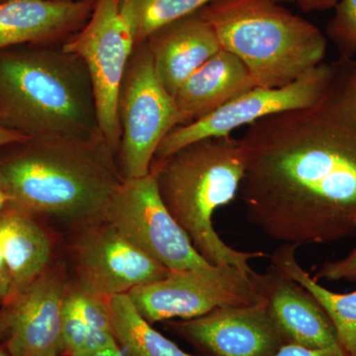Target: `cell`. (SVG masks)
I'll list each match as a JSON object with an SVG mask.
<instances>
[{"mask_svg": "<svg viewBox=\"0 0 356 356\" xmlns=\"http://www.w3.org/2000/svg\"><path fill=\"white\" fill-rule=\"evenodd\" d=\"M102 221L168 270L214 266L199 254L165 207L151 172L122 181L110 198Z\"/></svg>", "mask_w": 356, "mask_h": 356, "instance_id": "cell-7", "label": "cell"}, {"mask_svg": "<svg viewBox=\"0 0 356 356\" xmlns=\"http://www.w3.org/2000/svg\"><path fill=\"white\" fill-rule=\"evenodd\" d=\"M62 1H70V0H62Z\"/></svg>", "mask_w": 356, "mask_h": 356, "instance_id": "cell-35", "label": "cell"}, {"mask_svg": "<svg viewBox=\"0 0 356 356\" xmlns=\"http://www.w3.org/2000/svg\"><path fill=\"white\" fill-rule=\"evenodd\" d=\"M117 114L121 128L117 161L122 177H146L159 145L180 120L173 96L159 81L145 41L134 46L129 58Z\"/></svg>", "mask_w": 356, "mask_h": 356, "instance_id": "cell-6", "label": "cell"}, {"mask_svg": "<svg viewBox=\"0 0 356 356\" xmlns=\"http://www.w3.org/2000/svg\"><path fill=\"white\" fill-rule=\"evenodd\" d=\"M28 139H30V138L26 137V136L22 135V134L6 127V126L0 122V149Z\"/></svg>", "mask_w": 356, "mask_h": 356, "instance_id": "cell-29", "label": "cell"}, {"mask_svg": "<svg viewBox=\"0 0 356 356\" xmlns=\"http://www.w3.org/2000/svg\"><path fill=\"white\" fill-rule=\"evenodd\" d=\"M151 172L165 207L206 261L236 267L255 280L261 277L250 261L266 254L229 247L213 225L215 212L240 191L245 175L241 140L226 136L196 140L165 159H153Z\"/></svg>", "mask_w": 356, "mask_h": 356, "instance_id": "cell-4", "label": "cell"}, {"mask_svg": "<svg viewBox=\"0 0 356 356\" xmlns=\"http://www.w3.org/2000/svg\"><path fill=\"white\" fill-rule=\"evenodd\" d=\"M240 140L250 224L297 248L356 235V67L336 69L315 104L254 122Z\"/></svg>", "mask_w": 356, "mask_h": 356, "instance_id": "cell-1", "label": "cell"}, {"mask_svg": "<svg viewBox=\"0 0 356 356\" xmlns=\"http://www.w3.org/2000/svg\"><path fill=\"white\" fill-rule=\"evenodd\" d=\"M67 297L89 327L114 334L107 298L86 291L79 285L74 288L69 286Z\"/></svg>", "mask_w": 356, "mask_h": 356, "instance_id": "cell-23", "label": "cell"}, {"mask_svg": "<svg viewBox=\"0 0 356 356\" xmlns=\"http://www.w3.org/2000/svg\"><path fill=\"white\" fill-rule=\"evenodd\" d=\"M122 0H96L86 26L63 46L88 65L97 104L100 132L118 154L121 128L117 102L134 39L121 13Z\"/></svg>", "mask_w": 356, "mask_h": 356, "instance_id": "cell-9", "label": "cell"}, {"mask_svg": "<svg viewBox=\"0 0 356 356\" xmlns=\"http://www.w3.org/2000/svg\"><path fill=\"white\" fill-rule=\"evenodd\" d=\"M262 294L284 343L310 348L339 346L336 330L308 290L273 266L262 274Z\"/></svg>", "mask_w": 356, "mask_h": 356, "instance_id": "cell-15", "label": "cell"}, {"mask_svg": "<svg viewBox=\"0 0 356 356\" xmlns=\"http://www.w3.org/2000/svg\"><path fill=\"white\" fill-rule=\"evenodd\" d=\"M329 34L341 48L356 51V0H339Z\"/></svg>", "mask_w": 356, "mask_h": 356, "instance_id": "cell-24", "label": "cell"}, {"mask_svg": "<svg viewBox=\"0 0 356 356\" xmlns=\"http://www.w3.org/2000/svg\"><path fill=\"white\" fill-rule=\"evenodd\" d=\"M0 182L9 206L27 214L95 224L124 178L102 135L35 138L9 145Z\"/></svg>", "mask_w": 356, "mask_h": 356, "instance_id": "cell-2", "label": "cell"}, {"mask_svg": "<svg viewBox=\"0 0 356 356\" xmlns=\"http://www.w3.org/2000/svg\"><path fill=\"white\" fill-rule=\"evenodd\" d=\"M261 276L250 277L234 266L170 270L163 280L128 293L147 322L201 317L224 306L248 305L264 299Z\"/></svg>", "mask_w": 356, "mask_h": 356, "instance_id": "cell-8", "label": "cell"}, {"mask_svg": "<svg viewBox=\"0 0 356 356\" xmlns=\"http://www.w3.org/2000/svg\"><path fill=\"white\" fill-rule=\"evenodd\" d=\"M314 277L317 280L356 282V247L339 261L325 262L318 267Z\"/></svg>", "mask_w": 356, "mask_h": 356, "instance_id": "cell-25", "label": "cell"}, {"mask_svg": "<svg viewBox=\"0 0 356 356\" xmlns=\"http://www.w3.org/2000/svg\"><path fill=\"white\" fill-rule=\"evenodd\" d=\"M114 336L125 356H196L152 327L138 312L128 294L109 297Z\"/></svg>", "mask_w": 356, "mask_h": 356, "instance_id": "cell-20", "label": "cell"}, {"mask_svg": "<svg viewBox=\"0 0 356 356\" xmlns=\"http://www.w3.org/2000/svg\"><path fill=\"white\" fill-rule=\"evenodd\" d=\"M259 88H282L322 64L327 41L275 0H215L199 10Z\"/></svg>", "mask_w": 356, "mask_h": 356, "instance_id": "cell-5", "label": "cell"}, {"mask_svg": "<svg viewBox=\"0 0 356 356\" xmlns=\"http://www.w3.org/2000/svg\"><path fill=\"white\" fill-rule=\"evenodd\" d=\"M79 285L109 298L165 278L168 269L105 221L91 224L74 248Z\"/></svg>", "mask_w": 356, "mask_h": 356, "instance_id": "cell-11", "label": "cell"}, {"mask_svg": "<svg viewBox=\"0 0 356 356\" xmlns=\"http://www.w3.org/2000/svg\"><path fill=\"white\" fill-rule=\"evenodd\" d=\"M297 248L283 245L271 255V266L298 282L315 297L331 320L344 355L356 356V290L337 293L323 286L300 266L296 259Z\"/></svg>", "mask_w": 356, "mask_h": 356, "instance_id": "cell-19", "label": "cell"}, {"mask_svg": "<svg viewBox=\"0 0 356 356\" xmlns=\"http://www.w3.org/2000/svg\"><path fill=\"white\" fill-rule=\"evenodd\" d=\"M275 1L278 2V3H283V2H290L292 0H275Z\"/></svg>", "mask_w": 356, "mask_h": 356, "instance_id": "cell-33", "label": "cell"}, {"mask_svg": "<svg viewBox=\"0 0 356 356\" xmlns=\"http://www.w3.org/2000/svg\"><path fill=\"white\" fill-rule=\"evenodd\" d=\"M96 0H7L0 3V51L19 44H65L90 18Z\"/></svg>", "mask_w": 356, "mask_h": 356, "instance_id": "cell-14", "label": "cell"}, {"mask_svg": "<svg viewBox=\"0 0 356 356\" xmlns=\"http://www.w3.org/2000/svg\"><path fill=\"white\" fill-rule=\"evenodd\" d=\"M254 88L257 86L242 60L222 49L194 72L173 96L179 114V126L209 116Z\"/></svg>", "mask_w": 356, "mask_h": 356, "instance_id": "cell-17", "label": "cell"}, {"mask_svg": "<svg viewBox=\"0 0 356 356\" xmlns=\"http://www.w3.org/2000/svg\"><path fill=\"white\" fill-rule=\"evenodd\" d=\"M69 285L60 271H44L16 298L4 317L11 356H60L64 353L63 312Z\"/></svg>", "mask_w": 356, "mask_h": 356, "instance_id": "cell-13", "label": "cell"}, {"mask_svg": "<svg viewBox=\"0 0 356 356\" xmlns=\"http://www.w3.org/2000/svg\"><path fill=\"white\" fill-rule=\"evenodd\" d=\"M213 1L215 0H122L121 13L135 46L161 26L197 13Z\"/></svg>", "mask_w": 356, "mask_h": 356, "instance_id": "cell-21", "label": "cell"}, {"mask_svg": "<svg viewBox=\"0 0 356 356\" xmlns=\"http://www.w3.org/2000/svg\"><path fill=\"white\" fill-rule=\"evenodd\" d=\"M145 42L159 81L172 96L222 50L216 33L199 11L161 26Z\"/></svg>", "mask_w": 356, "mask_h": 356, "instance_id": "cell-16", "label": "cell"}, {"mask_svg": "<svg viewBox=\"0 0 356 356\" xmlns=\"http://www.w3.org/2000/svg\"><path fill=\"white\" fill-rule=\"evenodd\" d=\"M62 337L67 356L122 351L114 334L89 327L67 297L63 312Z\"/></svg>", "mask_w": 356, "mask_h": 356, "instance_id": "cell-22", "label": "cell"}, {"mask_svg": "<svg viewBox=\"0 0 356 356\" xmlns=\"http://www.w3.org/2000/svg\"><path fill=\"white\" fill-rule=\"evenodd\" d=\"M13 296H14V292L10 274L8 273L0 250V300L9 299Z\"/></svg>", "mask_w": 356, "mask_h": 356, "instance_id": "cell-27", "label": "cell"}, {"mask_svg": "<svg viewBox=\"0 0 356 356\" xmlns=\"http://www.w3.org/2000/svg\"><path fill=\"white\" fill-rule=\"evenodd\" d=\"M63 46L0 51V122L6 127L30 139L102 135L88 65Z\"/></svg>", "mask_w": 356, "mask_h": 356, "instance_id": "cell-3", "label": "cell"}, {"mask_svg": "<svg viewBox=\"0 0 356 356\" xmlns=\"http://www.w3.org/2000/svg\"><path fill=\"white\" fill-rule=\"evenodd\" d=\"M0 356H11V355L8 353V350H6L0 346Z\"/></svg>", "mask_w": 356, "mask_h": 356, "instance_id": "cell-32", "label": "cell"}, {"mask_svg": "<svg viewBox=\"0 0 356 356\" xmlns=\"http://www.w3.org/2000/svg\"><path fill=\"white\" fill-rule=\"evenodd\" d=\"M178 331L211 356H273L284 343L266 298L185 320Z\"/></svg>", "mask_w": 356, "mask_h": 356, "instance_id": "cell-12", "label": "cell"}, {"mask_svg": "<svg viewBox=\"0 0 356 356\" xmlns=\"http://www.w3.org/2000/svg\"><path fill=\"white\" fill-rule=\"evenodd\" d=\"M7 1V0H0V3H3V2Z\"/></svg>", "mask_w": 356, "mask_h": 356, "instance_id": "cell-34", "label": "cell"}, {"mask_svg": "<svg viewBox=\"0 0 356 356\" xmlns=\"http://www.w3.org/2000/svg\"><path fill=\"white\" fill-rule=\"evenodd\" d=\"M0 250L15 296L46 271L51 243L30 214L9 206L0 214Z\"/></svg>", "mask_w": 356, "mask_h": 356, "instance_id": "cell-18", "label": "cell"}, {"mask_svg": "<svg viewBox=\"0 0 356 356\" xmlns=\"http://www.w3.org/2000/svg\"><path fill=\"white\" fill-rule=\"evenodd\" d=\"M304 13L321 11L336 7L339 0H292Z\"/></svg>", "mask_w": 356, "mask_h": 356, "instance_id": "cell-28", "label": "cell"}, {"mask_svg": "<svg viewBox=\"0 0 356 356\" xmlns=\"http://www.w3.org/2000/svg\"><path fill=\"white\" fill-rule=\"evenodd\" d=\"M83 356H125L124 355L123 351H119V353H95V355H83Z\"/></svg>", "mask_w": 356, "mask_h": 356, "instance_id": "cell-31", "label": "cell"}, {"mask_svg": "<svg viewBox=\"0 0 356 356\" xmlns=\"http://www.w3.org/2000/svg\"><path fill=\"white\" fill-rule=\"evenodd\" d=\"M334 74L336 67L322 63L282 88L250 89L209 116L173 129L159 145L154 159H165L198 140L231 136L236 129L270 115L311 106L325 95Z\"/></svg>", "mask_w": 356, "mask_h": 356, "instance_id": "cell-10", "label": "cell"}, {"mask_svg": "<svg viewBox=\"0 0 356 356\" xmlns=\"http://www.w3.org/2000/svg\"><path fill=\"white\" fill-rule=\"evenodd\" d=\"M273 356H346L341 346L310 348L294 343H283Z\"/></svg>", "mask_w": 356, "mask_h": 356, "instance_id": "cell-26", "label": "cell"}, {"mask_svg": "<svg viewBox=\"0 0 356 356\" xmlns=\"http://www.w3.org/2000/svg\"><path fill=\"white\" fill-rule=\"evenodd\" d=\"M9 207V199L1 182H0V214Z\"/></svg>", "mask_w": 356, "mask_h": 356, "instance_id": "cell-30", "label": "cell"}]
</instances>
